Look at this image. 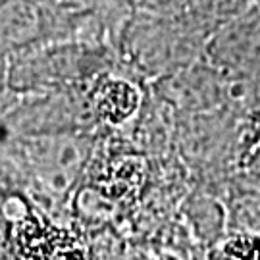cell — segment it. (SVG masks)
Returning a JSON list of instances; mask_svg holds the SVG:
<instances>
[{
  "label": "cell",
  "mask_w": 260,
  "mask_h": 260,
  "mask_svg": "<svg viewBox=\"0 0 260 260\" xmlns=\"http://www.w3.org/2000/svg\"><path fill=\"white\" fill-rule=\"evenodd\" d=\"M137 106V93L131 85L123 81L110 83L101 96V110L112 121H121Z\"/></svg>",
  "instance_id": "6da1fadb"
}]
</instances>
